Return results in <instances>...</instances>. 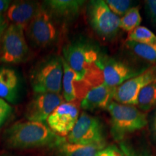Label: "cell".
Masks as SVG:
<instances>
[{"label":"cell","instance_id":"obj_11","mask_svg":"<svg viewBox=\"0 0 156 156\" xmlns=\"http://www.w3.org/2000/svg\"><path fill=\"white\" fill-rule=\"evenodd\" d=\"M78 118L79 106L76 101H74L62 103L48 116L46 122L52 132L64 137L73 130Z\"/></svg>","mask_w":156,"mask_h":156},{"label":"cell","instance_id":"obj_29","mask_svg":"<svg viewBox=\"0 0 156 156\" xmlns=\"http://www.w3.org/2000/svg\"><path fill=\"white\" fill-rule=\"evenodd\" d=\"M153 126H154V130H155V132L156 134V116L154 119V123H153Z\"/></svg>","mask_w":156,"mask_h":156},{"label":"cell","instance_id":"obj_19","mask_svg":"<svg viewBox=\"0 0 156 156\" xmlns=\"http://www.w3.org/2000/svg\"><path fill=\"white\" fill-rule=\"evenodd\" d=\"M136 105L143 112H148L156 107V80L140 91Z\"/></svg>","mask_w":156,"mask_h":156},{"label":"cell","instance_id":"obj_23","mask_svg":"<svg viewBox=\"0 0 156 156\" xmlns=\"http://www.w3.org/2000/svg\"><path fill=\"white\" fill-rule=\"evenodd\" d=\"M105 2L110 10L119 17L124 16L132 5V2L128 0H106Z\"/></svg>","mask_w":156,"mask_h":156},{"label":"cell","instance_id":"obj_12","mask_svg":"<svg viewBox=\"0 0 156 156\" xmlns=\"http://www.w3.org/2000/svg\"><path fill=\"white\" fill-rule=\"evenodd\" d=\"M103 83L109 87H117L128 80L141 74L144 70H136L125 62L113 58H103L101 61Z\"/></svg>","mask_w":156,"mask_h":156},{"label":"cell","instance_id":"obj_22","mask_svg":"<svg viewBox=\"0 0 156 156\" xmlns=\"http://www.w3.org/2000/svg\"><path fill=\"white\" fill-rule=\"evenodd\" d=\"M128 41L139 44H156V35L144 26H139L129 33Z\"/></svg>","mask_w":156,"mask_h":156},{"label":"cell","instance_id":"obj_10","mask_svg":"<svg viewBox=\"0 0 156 156\" xmlns=\"http://www.w3.org/2000/svg\"><path fill=\"white\" fill-rule=\"evenodd\" d=\"M62 103L63 98L59 93H36L27 105L25 118L31 122L44 123Z\"/></svg>","mask_w":156,"mask_h":156},{"label":"cell","instance_id":"obj_13","mask_svg":"<svg viewBox=\"0 0 156 156\" xmlns=\"http://www.w3.org/2000/svg\"><path fill=\"white\" fill-rule=\"evenodd\" d=\"M116 88L109 87L104 83L92 87L80 101L82 108L87 111L107 108L114 100Z\"/></svg>","mask_w":156,"mask_h":156},{"label":"cell","instance_id":"obj_7","mask_svg":"<svg viewBox=\"0 0 156 156\" xmlns=\"http://www.w3.org/2000/svg\"><path fill=\"white\" fill-rule=\"evenodd\" d=\"M25 30L31 44L36 47H47L56 40V29L52 15L43 6H40Z\"/></svg>","mask_w":156,"mask_h":156},{"label":"cell","instance_id":"obj_6","mask_svg":"<svg viewBox=\"0 0 156 156\" xmlns=\"http://www.w3.org/2000/svg\"><path fill=\"white\" fill-rule=\"evenodd\" d=\"M29 48L24 30L11 24L6 29L0 44V62L15 64L24 62L28 56Z\"/></svg>","mask_w":156,"mask_h":156},{"label":"cell","instance_id":"obj_17","mask_svg":"<svg viewBox=\"0 0 156 156\" xmlns=\"http://www.w3.org/2000/svg\"><path fill=\"white\" fill-rule=\"evenodd\" d=\"M56 147V156H97L101 148L68 142L64 139Z\"/></svg>","mask_w":156,"mask_h":156},{"label":"cell","instance_id":"obj_25","mask_svg":"<svg viewBox=\"0 0 156 156\" xmlns=\"http://www.w3.org/2000/svg\"><path fill=\"white\" fill-rule=\"evenodd\" d=\"M120 148L121 151L125 156H153L144 151H136V150L134 149L131 145L123 142L120 143Z\"/></svg>","mask_w":156,"mask_h":156},{"label":"cell","instance_id":"obj_28","mask_svg":"<svg viewBox=\"0 0 156 156\" xmlns=\"http://www.w3.org/2000/svg\"><path fill=\"white\" fill-rule=\"evenodd\" d=\"M10 1L8 0H0V15H2L8 10L10 6Z\"/></svg>","mask_w":156,"mask_h":156},{"label":"cell","instance_id":"obj_24","mask_svg":"<svg viewBox=\"0 0 156 156\" xmlns=\"http://www.w3.org/2000/svg\"><path fill=\"white\" fill-rule=\"evenodd\" d=\"M12 113V108L8 102L0 98V127L8 119Z\"/></svg>","mask_w":156,"mask_h":156},{"label":"cell","instance_id":"obj_21","mask_svg":"<svg viewBox=\"0 0 156 156\" xmlns=\"http://www.w3.org/2000/svg\"><path fill=\"white\" fill-rule=\"evenodd\" d=\"M142 17L137 7H131L124 16L120 18L119 28L126 32H132L139 27Z\"/></svg>","mask_w":156,"mask_h":156},{"label":"cell","instance_id":"obj_4","mask_svg":"<svg viewBox=\"0 0 156 156\" xmlns=\"http://www.w3.org/2000/svg\"><path fill=\"white\" fill-rule=\"evenodd\" d=\"M63 63L59 56H51L35 67L30 83L36 93H60L63 78Z\"/></svg>","mask_w":156,"mask_h":156},{"label":"cell","instance_id":"obj_27","mask_svg":"<svg viewBox=\"0 0 156 156\" xmlns=\"http://www.w3.org/2000/svg\"><path fill=\"white\" fill-rule=\"evenodd\" d=\"M7 27L8 26H7V19L2 15H0V40L2 39V37L4 33L5 32Z\"/></svg>","mask_w":156,"mask_h":156},{"label":"cell","instance_id":"obj_8","mask_svg":"<svg viewBox=\"0 0 156 156\" xmlns=\"http://www.w3.org/2000/svg\"><path fill=\"white\" fill-rule=\"evenodd\" d=\"M88 17L93 30L103 38L114 37L119 29L120 17L114 15L103 0L90 2Z\"/></svg>","mask_w":156,"mask_h":156},{"label":"cell","instance_id":"obj_9","mask_svg":"<svg viewBox=\"0 0 156 156\" xmlns=\"http://www.w3.org/2000/svg\"><path fill=\"white\" fill-rule=\"evenodd\" d=\"M155 80L156 64L117 87L114 95V100L120 104L135 106L140 91Z\"/></svg>","mask_w":156,"mask_h":156},{"label":"cell","instance_id":"obj_30","mask_svg":"<svg viewBox=\"0 0 156 156\" xmlns=\"http://www.w3.org/2000/svg\"><path fill=\"white\" fill-rule=\"evenodd\" d=\"M122 154H123V153H122ZM123 156H125V155H124V154H123Z\"/></svg>","mask_w":156,"mask_h":156},{"label":"cell","instance_id":"obj_26","mask_svg":"<svg viewBox=\"0 0 156 156\" xmlns=\"http://www.w3.org/2000/svg\"><path fill=\"white\" fill-rule=\"evenodd\" d=\"M146 9L152 22L156 25V0L146 1Z\"/></svg>","mask_w":156,"mask_h":156},{"label":"cell","instance_id":"obj_16","mask_svg":"<svg viewBox=\"0 0 156 156\" xmlns=\"http://www.w3.org/2000/svg\"><path fill=\"white\" fill-rule=\"evenodd\" d=\"M84 2L80 0H50L45 2V4L51 15L70 19L79 14Z\"/></svg>","mask_w":156,"mask_h":156},{"label":"cell","instance_id":"obj_2","mask_svg":"<svg viewBox=\"0 0 156 156\" xmlns=\"http://www.w3.org/2000/svg\"><path fill=\"white\" fill-rule=\"evenodd\" d=\"M65 139L58 136L42 122H17L6 129L4 143L9 149L25 150L43 147H55Z\"/></svg>","mask_w":156,"mask_h":156},{"label":"cell","instance_id":"obj_20","mask_svg":"<svg viewBox=\"0 0 156 156\" xmlns=\"http://www.w3.org/2000/svg\"><path fill=\"white\" fill-rule=\"evenodd\" d=\"M126 46L136 56L146 61L156 64V44H143L126 41Z\"/></svg>","mask_w":156,"mask_h":156},{"label":"cell","instance_id":"obj_31","mask_svg":"<svg viewBox=\"0 0 156 156\" xmlns=\"http://www.w3.org/2000/svg\"><path fill=\"white\" fill-rule=\"evenodd\" d=\"M5 156H7V155H5Z\"/></svg>","mask_w":156,"mask_h":156},{"label":"cell","instance_id":"obj_5","mask_svg":"<svg viewBox=\"0 0 156 156\" xmlns=\"http://www.w3.org/2000/svg\"><path fill=\"white\" fill-rule=\"evenodd\" d=\"M66 140L82 145H90L104 149L106 145L103 126L99 119L83 113Z\"/></svg>","mask_w":156,"mask_h":156},{"label":"cell","instance_id":"obj_15","mask_svg":"<svg viewBox=\"0 0 156 156\" xmlns=\"http://www.w3.org/2000/svg\"><path fill=\"white\" fill-rule=\"evenodd\" d=\"M20 79L15 70L0 68V98L12 103L17 102L19 96Z\"/></svg>","mask_w":156,"mask_h":156},{"label":"cell","instance_id":"obj_14","mask_svg":"<svg viewBox=\"0 0 156 156\" xmlns=\"http://www.w3.org/2000/svg\"><path fill=\"white\" fill-rule=\"evenodd\" d=\"M40 5L36 2L20 1L11 4L7 11V17L11 24L25 30L34 18Z\"/></svg>","mask_w":156,"mask_h":156},{"label":"cell","instance_id":"obj_18","mask_svg":"<svg viewBox=\"0 0 156 156\" xmlns=\"http://www.w3.org/2000/svg\"><path fill=\"white\" fill-rule=\"evenodd\" d=\"M63 63V78H62V85L63 88V98L67 102L77 101L76 95L75 83L77 81V76L74 70L69 67V65L62 58Z\"/></svg>","mask_w":156,"mask_h":156},{"label":"cell","instance_id":"obj_1","mask_svg":"<svg viewBox=\"0 0 156 156\" xmlns=\"http://www.w3.org/2000/svg\"><path fill=\"white\" fill-rule=\"evenodd\" d=\"M63 54L64 59L77 74V80L83 81L90 88L103 83L102 57L91 43L76 41L64 48Z\"/></svg>","mask_w":156,"mask_h":156},{"label":"cell","instance_id":"obj_3","mask_svg":"<svg viewBox=\"0 0 156 156\" xmlns=\"http://www.w3.org/2000/svg\"><path fill=\"white\" fill-rule=\"evenodd\" d=\"M107 109L111 116L112 134L117 141L147 124L146 114L134 106L112 102Z\"/></svg>","mask_w":156,"mask_h":156}]
</instances>
